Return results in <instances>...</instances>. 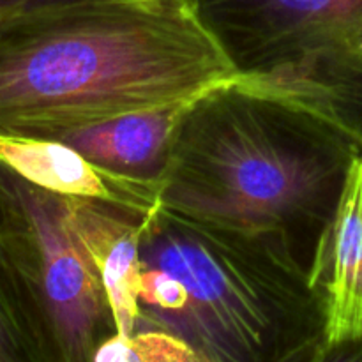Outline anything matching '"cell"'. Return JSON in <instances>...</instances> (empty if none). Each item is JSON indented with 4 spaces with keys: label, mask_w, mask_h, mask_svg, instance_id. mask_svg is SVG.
I'll return each instance as SVG.
<instances>
[{
    "label": "cell",
    "mask_w": 362,
    "mask_h": 362,
    "mask_svg": "<svg viewBox=\"0 0 362 362\" xmlns=\"http://www.w3.org/2000/svg\"><path fill=\"white\" fill-rule=\"evenodd\" d=\"M0 362H39L20 286L0 247Z\"/></svg>",
    "instance_id": "8fae6325"
},
{
    "label": "cell",
    "mask_w": 362,
    "mask_h": 362,
    "mask_svg": "<svg viewBox=\"0 0 362 362\" xmlns=\"http://www.w3.org/2000/svg\"><path fill=\"white\" fill-rule=\"evenodd\" d=\"M0 165L52 193L151 211L161 186L120 175L88 161L60 140L0 131Z\"/></svg>",
    "instance_id": "52a82bcc"
},
{
    "label": "cell",
    "mask_w": 362,
    "mask_h": 362,
    "mask_svg": "<svg viewBox=\"0 0 362 362\" xmlns=\"http://www.w3.org/2000/svg\"><path fill=\"white\" fill-rule=\"evenodd\" d=\"M194 99L126 113L53 140L76 148L101 168L161 186L177 131Z\"/></svg>",
    "instance_id": "ba28073f"
},
{
    "label": "cell",
    "mask_w": 362,
    "mask_h": 362,
    "mask_svg": "<svg viewBox=\"0 0 362 362\" xmlns=\"http://www.w3.org/2000/svg\"><path fill=\"white\" fill-rule=\"evenodd\" d=\"M92 362H202L179 336L163 329H136L133 334H115L95 350Z\"/></svg>",
    "instance_id": "30bf717a"
},
{
    "label": "cell",
    "mask_w": 362,
    "mask_h": 362,
    "mask_svg": "<svg viewBox=\"0 0 362 362\" xmlns=\"http://www.w3.org/2000/svg\"><path fill=\"white\" fill-rule=\"evenodd\" d=\"M140 322L202 362H322L325 292L271 240L165 207L140 243Z\"/></svg>",
    "instance_id": "3957f363"
},
{
    "label": "cell",
    "mask_w": 362,
    "mask_h": 362,
    "mask_svg": "<svg viewBox=\"0 0 362 362\" xmlns=\"http://www.w3.org/2000/svg\"><path fill=\"white\" fill-rule=\"evenodd\" d=\"M359 154L318 113L230 81L187 110L159 202L271 240L324 288L336 212Z\"/></svg>",
    "instance_id": "7a4b0ae2"
},
{
    "label": "cell",
    "mask_w": 362,
    "mask_h": 362,
    "mask_svg": "<svg viewBox=\"0 0 362 362\" xmlns=\"http://www.w3.org/2000/svg\"><path fill=\"white\" fill-rule=\"evenodd\" d=\"M325 350L362 338V154L349 170L325 271Z\"/></svg>",
    "instance_id": "9c48e42d"
},
{
    "label": "cell",
    "mask_w": 362,
    "mask_h": 362,
    "mask_svg": "<svg viewBox=\"0 0 362 362\" xmlns=\"http://www.w3.org/2000/svg\"><path fill=\"white\" fill-rule=\"evenodd\" d=\"M240 80L193 0H71L0 21V131L59 138Z\"/></svg>",
    "instance_id": "6da1fadb"
},
{
    "label": "cell",
    "mask_w": 362,
    "mask_h": 362,
    "mask_svg": "<svg viewBox=\"0 0 362 362\" xmlns=\"http://www.w3.org/2000/svg\"><path fill=\"white\" fill-rule=\"evenodd\" d=\"M71 2V0H0V13H14V11L28 9V7L48 6V4Z\"/></svg>",
    "instance_id": "7c38bea8"
},
{
    "label": "cell",
    "mask_w": 362,
    "mask_h": 362,
    "mask_svg": "<svg viewBox=\"0 0 362 362\" xmlns=\"http://www.w3.org/2000/svg\"><path fill=\"white\" fill-rule=\"evenodd\" d=\"M14 13H18V11H14ZM9 14H13V13H0V21H2L6 16H9Z\"/></svg>",
    "instance_id": "4fadbf2b"
},
{
    "label": "cell",
    "mask_w": 362,
    "mask_h": 362,
    "mask_svg": "<svg viewBox=\"0 0 362 362\" xmlns=\"http://www.w3.org/2000/svg\"><path fill=\"white\" fill-rule=\"evenodd\" d=\"M66 202L71 226L101 274L117 334H133L140 322V243L152 209L90 198L66 197Z\"/></svg>",
    "instance_id": "8992f818"
},
{
    "label": "cell",
    "mask_w": 362,
    "mask_h": 362,
    "mask_svg": "<svg viewBox=\"0 0 362 362\" xmlns=\"http://www.w3.org/2000/svg\"><path fill=\"white\" fill-rule=\"evenodd\" d=\"M0 246L41 362H87L117 334L94 260L67 218V202L0 165Z\"/></svg>",
    "instance_id": "5b68a950"
},
{
    "label": "cell",
    "mask_w": 362,
    "mask_h": 362,
    "mask_svg": "<svg viewBox=\"0 0 362 362\" xmlns=\"http://www.w3.org/2000/svg\"><path fill=\"white\" fill-rule=\"evenodd\" d=\"M246 87L311 110L362 148V0H193Z\"/></svg>",
    "instance_id": "277c9868"
}]
</instances>
